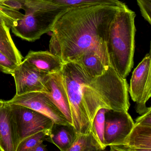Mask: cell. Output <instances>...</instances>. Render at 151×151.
<instances>
[{"label":"cell","instance_id":"1","mask_svg":"<svg viewBox=\"0 0 151 151\" xmlns=\"http://www.w3.org/2000/svg\"><path fill=\"white\" fill-rule=\"evenodd\" d=\"M68 93L73 125L78 133L91 130L93 121L101 108L128 111L129 86L111 66L104 74L92 78L75 62L63 63L61 70Z\"/></svg>","mask_w":151,"mask_h":151},{"label":"cell","instance_id":"2","mask_svg":"<svg viewBox=\"0 0 151 151\" xmlns=\"http://www.w3.org/2000/svg\"><path fill=\"white\" fill-rule=\"evenodd\" d=\"M124 6L94 5L65 11L51 32L49 51L63 63L75 61L89 51H95L109 62L106 42L109 28L117 11Z\"/></svg>","mask_w":151,"mask_h":151},{"label":"cell","instance_id":"3","mask_svg":"<svg viewBox=\"0 0 151 151\" xmlns=\"http://www.w3.org/2000/svg\"><path fill=\"white\" fill-rule=\"evenodd\" d=\"M136 16L125 5L116 14L109 31L106 51L109 65L123 78L128 76L134 64Z\"/></svg>","mask_w":151,"mask_h":151},{"label":"cell","instance_id":"4","mask_svg":"<svg viewBox=\"0 0 151 151\" xmlns=\"http://www.w3.org/2000/svg\"><path fill=\"white\" fill-rule=\"evenodd\" d=\"M21 1L25 13L11 29L17 37L29 42H34L44 34L51 32L58 17L70 9L50 1Z\"/></svg>","mask_w":151,"mask_h":151},{"label":"cell","instance_id":"5","mask_svg":"<svg viewBox=\"0 0 151 151\" xmlns=\"http://www.w3.org/2000/svg\"><path fill=\"white\" fill-rule=\"evenodd\" d=\"M10 106L16 151L23 139L43 130H50L54 122L48 116L22 105Z\"/></svg>","mask_w":151,"mask_h":151},{"label":"cell","instance_id":"6","mask_svg":"<svg viewBox=\"0 0 151 151\" xmlns=\"http://www.w3.org/2000/svg\"><path fill=\"white\" fill-rule=\"evenodd\" d=\"M129 92L132 99L136 103V109L139 114H143L151 107L146 103L151 96V58L147 54L134 69L130 80Z\"/></svg>","mask_w":151,"mask_h":151},{"label":"cell","instance_id":"7","mask_svg":"<svg viewBox=\"0 0 151 151\" xmlns=\"http://www.w3.org/2000/svg\"><path fill=\"white\" fill-rule=\"evenodd\" d=\"M109 147L111 151H151V109L136 119L122 143Z\"/></svg>","mask_w":151,"mask_h":151},{"label":"cell","instance_id":"8","mask_svg":"<svg viewBox=\"0 0 151 151\" xmlns=\"http://www.w3.org/2000/svg\"><path fill=\"white\" fill-rule=\"evenodd\" d=\"M5 104H17L29 108L48 116L55 123H70L60 109L44 92H33L15 95L11 99L5 101Z\"/></svg>","mask_w":151,"mask_h":151},{"label":"cell","instance_id":"9","mask_svg":"<svg viewBox=\"0 0 151 151\" xmlns=\"http://www.w3.org/2000/svg\"><path fill=\"white\" fill-rule=\"evenodd\" d=\"M134 124L128 111L107 109L104 131V143L106 147L122 143Z\"/></svg>","mask_w":151,"mask_h":151},{"label":"cell","instance_id":"10","mask_svg":"<svg viewBox=\"0 0 151 151\" xmlns=\"http://www.w3.org/2000/svg\"><path fill=\"white\" fill-rule=\"evenodd\" d=\"M47 74L38 70L23 60L12 75L15 83L16 95L33 92H45V78Z\"/></svg>","mask_w":151,"mask_h":151},{"label":"cell","instance_id":"11","mask_svg":"<svg viewBox=\"0 0 151 151\" xmlns=\"http://www.w3.org/2000/svg\"><path fill=\"white\" fill-rule=\"evenodd\" d=\"M45 85L46 91L44 93L60 109L69 122L73 125L69 100L61 70L47 74L45 78Z\"/></svg>","mask_w":151,"mask_h":151},{"label":"cell","instance_id":"12","mask_svg":"<svg viewBox=\"0 0 151 151\" xmlns=\"http://www.w3.org/2000/svg\"><path fill=\"white\" fill-rule=\"evenodd\" d=\"M23 60L38 70L50 74L61 70L63 62L50 51L29 52Z\"/></svg>","mask_w":151,"mask_h":151},{"label":"cell","instance_id":"13","mask_svg":"<svg viewBox=\"0 0 151 151\" xmlns=\"http://www.w3.org/2000/svg\"><path fill=\"white\" fill-rule=\"evenodd\" d=\"M77 133L74 126L70 124L54 123L45 140L54 144L61 151H68L75 142Z\"/></svg>","mask_w":151,"mask_h":151},{"label":"cell","instance_id":"14","mask_svg":"<svg viewBox=\"0 0 151 151\" xmlns=\"http://www.w3.org/2000/svg\"><path fill=\"white\" fill-rule=\"evenodd\" d=\"M74 62L79 64L85 73L92 78L101 76L110 66L109 62L93 51L86 52Z\"/></svg>","mask_w":151,"mask_h":151},{"label":"cell","instance_id":"15","mask_svg":"<svg viewBox=\"0 0 151 151\" xmlns=\"http://www.w3.org/2000/svg\"><path fill=\"white\" fill-rule=\"evenodd\" d=\"M0 149L16 151L10 106L5 104L0 108Z\"/></svg>","mask_w":151,"mask_h":151},{"label":"cell","instance_id":"16","mask_svg":"<svg viewBox=\"0 0 151 151\" xmlns=\"http://www.w3.org/2000/svg\"><path fill=\"white\" fill-rule=\"evenodd\" d=\"M10 29L6 24H0V52L18 65L23 57L12 39Z\"/></svg>","mask_w":151,"mask_h":151},{"label":"cell","instance_id":"17","mask_svg":"<svg viewBox=\"0 0 151 151\" xmlns=\"http://www.w3.org/2000/svg\"><path fill=\"white\" fill-rule=\"evenodd\" d=\"M104 150L93 132L77 133L76 138L68 151H94Z\"/></svg>","mask_w":151,"mask_h":151},{"label":"cell","instance_id":"18","mask_svg":"<svg viewBox=\"0 0 151 151\" xmlns=\"http://www.w3.org/2000/svg\"><path fill=\"white\" fill-rule=\"evenodd\" d=\"M49 1L70 9L98 5H114L121 7L125 5L119 0H51Z\"/></svg>","mask_w":151,"mask_h":151},{"label":"cell","instance_id":"19","mask_svg":"<svg viewBox=\"0 0 151 151\" xmlns=\"http://www.w3.org/2000/svg\"><path fill=\"white\" fill-rule=\"evenodd\" d=\"M106 110V108H101L98 110L93 118L91 129V131L104 150L106 147L104 143L105 113Z\"/></svg>","mask_w":151,"mask_h":151},{"label":"cell","instance_id":"20","mask_svg":"<svg viewBox=\"0 0 151 151\" xmlns=\"http://www.w3.org/2000/svg\"><path fill=\"white\" fill-rule=\"evenodd\" d=\"M50 130L41 131L24 139L18 145L16 151H31L32 148L45 140Z\"/></svg>","mask_w":151,"mask_h":151},{"label":"cell","instance_id":"21","mask_svg":"<svg viewBox=\"0 0 151 151\" xmlns=\"http://www.w3.org/2000/svg\"><path fill=\"white\" fill-rule=\"evenodd\" d=\"M0 15L5 20L7 25L11 29L15 26L17 22L23 16V14L18 10L0 5Z\"/></svg>","mask_w":151,"mask_h":151},{"label":"cell","instance_id":"22","mask_svg":"<svg viewBox=\"0 0 151 151\" xmlns=\"http://www.w3.org/2000/svg\"><path fill=\"white\" fill-rule=\"evenodd\" d=\"M17 66L15 63L0 52V71L12 76Z\"/></svg>","mask_w":151,"mask_h":151},{"label":"cell","instance_id":"23","mask_svg":"<svg viewBox=\"0 0 151 151\" xmlns=\"http://www.w3.org/2000/svg\"><path fill=\"white\" fill-rule=\"evenodd\" d=\"M141 15L151 24V0H137Z\"/></svg>","mask_w":151,"mask_h":151},{"label":"cell","instance_id":"24","mask_svg":"<svg viewBox=\"0 0 151 151\" xmlns=\"http://www.w3.org/2000/svg\"><path fill=\"white\" fill-rule=\"evenodd\" d=\"M0 5L18 11L24 9L23 3L21 0H2L0 1Z\"/></svg>","mask_w":151,"mask_h":151},{"label":"cell","instance_id":"25","mask_svg":"<svg viewBox=\"0 0 151 151\" xmlns=\"http://www.w3.org/2000/svg\"><path fill=\"white\" fill-rule=\"evenodd\" d=\"M47 146L43 144V142L39 144L32 148L31 151H47Z\"/></svg>","mask_w":151,"mask_h":151},{"label":"cell","instance_id":"26","mask_svg":"<svg viewBox=\"0 0 151 151\" xmlns=\"http://www.w3.org/2000/svg\"><path fill=\"white\" fill-rule=\"evenodd\" d=\"M0 24H6V25H7L6 21L1 15H0Z\"/></svg>","mask_w":151,"mask_h":151},{"label":"cell","instance_id":"27","mask_svg":"<svg viewBox=\"0 0 151 151\" xmlns=\"http://www.w3.org/2000/svg\"><path fill=\"white\" fill-rule=\"evenodd\" d=\"M5 104V101L0 99V108L1 107Z\"/></svg>","mask_w":151,"mask_h":151},{"label":"cell","instance_id":"28","mask_svg":"<svg viewBox=\"0 0 151 151\" xmlns=\"http://www.w3.org/2000/svg\"><path fill=\"white\" fill-rule=\"evenodd\" d=\"M40 1H51V0H40Z\"/></svg>","mask_w":151,"mask_h":151},{"label":"cell","instance_id":"29","mask_svg":"<svg viewBox=\"0 0 151 151\" xmlns=\"http://www.w3.org/2000/svg\"><path fill=\"white\" fill-rule=\"evenodd\" d=\"M2 1V0H0V1Z\"/></svg>","mask_w":151,"mask_h":151},{"label":"cell","instance_id":"30","mask_svg":"<svg viewBox=\"0 0 151 151\" xmlns=\"http://www.w3.org/2000/svg\"><path fill=\"white\" fill-rule=\"evenodd\" d=\"M0 151H1V149H0Z\"/></svg>","mask_w":151,"mask_h":151}]
</instances>
